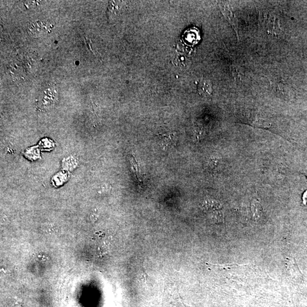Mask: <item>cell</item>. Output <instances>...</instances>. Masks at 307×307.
<instances>
[{
  "label": "cell",
  "instance_id": "obj_1",
  "mask_svg": "<svg viewBox=\"0 0 307 307\" xmlns=\"http://www.w3.org/2000/svg\"><path fill=\"white\" fill-rule=\"evenodd\" d=\"M202 209L206 213L209 221L214 224L223 223L224 212L220 203L214 200L208 199L202 203Z\"/></svg>",
  "mask_w": 307,
  "mask_h": 307
},
{
  "label": "cell",
  "instance_id": "obj_2",
  "mask_svg": "<svg viewBox=\"0 0 307 307\" xmlns=\"http://www.w3.org/2000/svg\"><path fill=\"white\" fill-rule=\"evenodd\" d=\"M58 99V92L57 89L49 87L45 89L39 96L37 104L39 109H49L57 103Z\"/></svg>",
  "mask_w": 307,
  "mask_h": 307
},
{
  "label": "cell",
  "instance_id": "obj_3",
  "mask_svg": "<svg viewBox=\"0 0 307 307\" xmlns=\"http://www.w3.org/2000/svg\"><path fill=\"white\" fill-rule=\"evenodd\" d=\"M51 29V25L47 23V22L37 21L33 22L31 26H29L28 31L31 35L38 37L46 34V33H49Z\"/></svg>",
  "mask_w": 307,
  "mask_h": 307
},
{
  "label": "cell",
  "instance_id": "obj_4",
  "mask_svg": "<svg viewBox=\"0 0 307 307\" xmlns=\"http://www.w3.org/2000/svg\"><path fill=\"white\" fill-rule=\"evenodd\" d=\"M198 90L201 96L208 97L212 93V84L210 80L202 79L199 81Z\"/></svg>",
  "mask_w": 307,
  "mask_h": 307
},
{
  "label": "cell",
  "instance_id": "obj_5",
  "mask_svg": "<svg viewBox=\"0 0 307 307\" xmlns=\"http://www.w3.org/2000/svg\"><path fill=\"white\" fill-rule=\"evenodd\" d=\"M252 212L253 213L254 219L257 221L262 219V216L264 215L262 213V207L258 203H254L252 205Z\"/></svg>",
  "mask_w": 307,
  "mask_h": 307
},
{
  "label": "cell",
  "instance_id": "obj_6",
  "mask_svg": "<svg viewBox=\"0 0 307 307\" xmlns=\"http://www.w3.org/2000/svg\"><path fill=\"white\" fill-rule=\"evenodd\" d=\"M302 201L303 205L307 206V190L306 191L303 195Z\"/></svg>",
  "mask_w": 307,
  "mask_h": 307
},
{
  "label": "cell",
  "instance_id": "obj_7",
  "mask_svg": "<svg viewBox=\"0 0 307 307\" xmlns=\"http://www.w3.org/2000/svg\"><path fill=\"white\" fill-rule=\"evenodd\" d=\"M305 174H306V176L307 177V171L306 172Z\"/></svg>",
  "mask_w": 307,
  "mask_h": 307
}]
</instances>
